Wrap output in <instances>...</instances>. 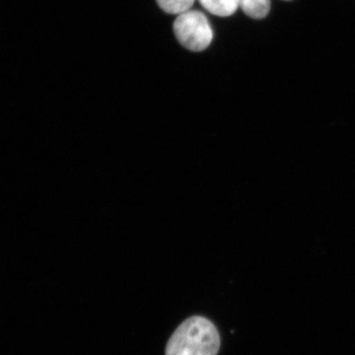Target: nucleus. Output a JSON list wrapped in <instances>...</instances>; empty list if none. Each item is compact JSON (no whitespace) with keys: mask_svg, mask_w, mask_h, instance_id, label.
I'll use <instances>...</instances> for the list:
<instances>
[{"mask_svg":"<svg viewBox=\"0 0 355 355\" xmlns=\"http://www.w3.org/2000/svg\"><path fill=\"white\" fill-rule=\"evenodd\" d=\"M218 331L209 320L195 316L178 327L166 347V355H217Z\"/></svg>","mask_w":355,"mask_h":355,"instance_id":"f257e3e1","label":"nucleus"},{"mask_svg":"<svg viewBox=\"0 0 355 355\" xmlns=\"http://www.w3.org/2000/svg\"><path fill=\"white\" fill-rule=\"evenodd\" d=\"M173 29L179 43L187 50L196 53L209 48L214 39L211 26L200 11L188 10L179 14Z\"/></svg>","mask_w":355,"mask_h":355,"instance_id":"f03ea898","label":"nucleus"},{"mask_svg":"<svg viewBox=\"0 0 355 355\" xmlns=\"http://www.w3.org/2000/svg\"><path fill=\"white\" fill-rule=\"evenodd\" d=\"M205 10L219 17L233 15L238 8V0H198Z\"/></svg>","mask_w":355,"mask_h":355,"instance_id":"7ed1b4c3","label":"nucleus"},{"mask_svg":"<svg viewBox=\"0 0 355 355\" xmlns=\"http://www.w3.org/2000/svg\"><path fill=\"white\" fill-rule=\"evenodd\" d=\"M243 12L253 19H263L270 10V0H238Z\"/></svg>","mask_w":355,"mask_h":355,"instance_id":"20e7f679","label":"nucleus"},{"mask_svg":"<svg viewBox=\"0 0 355 355\" xmlns=\"http://www.w3.org/2000/svg\"><path fill=\"white\" fill-rule=\"evenodd\" d=\"M156 2L164 12L179 15L190 10L195 0H156Z\"/></svg>","mask_w":355,"mask_h":355,"instance_id":"39448f33","label":"nucleus"}]
</instances>
